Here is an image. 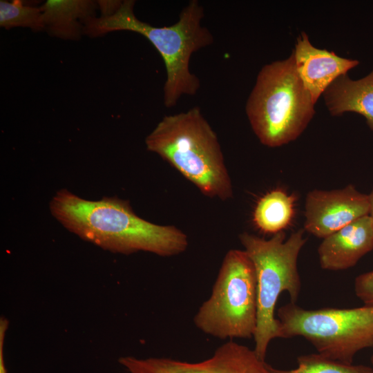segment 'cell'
<instances>
[{
  "instance_id": "obj_1",
  "label": "cell",
  "mask_w": 373,
  "mask_h": 373,
  "mask_svg": "<svg viewBox=\"0 0 373 373\" xmlns=\"http://www.w3.org/2000/svg\"><path fill=\"white\" fill-rule=\"evenodd\" d=\"M49 209L68 231L112 253L146 251L169 257L184 252L189 245L180 229L140 218L128 201L117 197L89 200L61 189L51 198Z\"/></svg>"
},
{
  "instance_id": "obj_2",
  "label": "cell",
  "mask_w": 373,
  "mask_h": 373,
  "mask_svg": "<svg viewBox=\"0 0 373 373\" xmlns=\"http://www.w3.org/2000/svg\"><path fill=\"white\" fill-rule=\"evenodd\" d=\"M134 5L135 1H122L111 15L88 19L84 22V33L97 37L113 31L127 30L146 37L163 59L166 72L164 104L172 108L182 96L195 95L200 86V79L191 72L189 64L194 52L213 42L211 32L202 24L204 8L198 1H190L175 23L155 27L136 17Z\"/></svg>"
},
{
  "instance_id": "obj_3",
  "label": "cell",
  "mask_w": 373,
  "mask_h": 373,
  "mask_svg": "<svg viewBox=\"0 0 373 373\" xmlns=\"http://www.w3.org/2000/svg\"><path fill=\"white\" fill-rule=\"evenodd\" d=\"M156 153L206 196L233 197L231 178L218 136L198 106L165 115L145 139Z\"/></svg>"
},
{
  "instance_id": "obj_4",
  "label": "cell",
  "mask_w": 373,
  "mask_h": 373,
  "mask_svg": "<svg viewBox=\"0 0 373 373\" xmlns=\"http://www.w3.org/2000/svg\"><path fill=\"white\" fill-rule=\"evenodd\" d=\"M311 94L298 76L294 55L265 65L246 103V114L259 141L278 147L296 140L315 115Z\"/></svg>"
},
{
  "instance_id": "obj_5",
  "label": "cell",
  "mask_w": 373,
  "mask_h": 373,
  "mask_svg": "<svg viewBox=\"0 0 373 373\" xmlns=\"http://www.w3.org/2000/svg\"><path fill=\"white\" fill-rule=\"evenodd\" d=\"M304 231L294 232L287 240L283 231L269 240L247 232L239 236L256 271L258 315L254 350L262 360L265 358L270 342L281 338L280 323L275 317L279 296L287 292L294 303L299 297L301 282L298 258L307 240Z\"/></svg>"
},
{
  "instance_id": "obj_6",
  "label": "cell",
  "mask_w": 373,
  "mask_h": 373,
  "mask_svg": "<svg viewBox=\"0 0 373 373\" xmlns=\"http://www.w3.org/2000/svg\"><path fill=\"white\" fill-rule=\"evenodd\" d=\"M257 281L245 250L225 254L209 299L193 318L203 333L220 339L250 338L257 327Z\"/></svg>"
},
{
  "instance_id": "obj_7",
  "label": "cell",
  "mask_w": 373,
  "mask_h": 373,
  "mask_svg": "<svg viewBox=\"0 0 373 373\" xmlns=\"http://www.w3.org/2000/svg\"><path fill=\"white\" fill-rule=\"evenodd\" d=\"M277 316L281 338L303 337L329 359L352 364L359 351L373 347V306L305 309L289 303Z\"/></svg>"
},
{
  "instance_id": "obj_8",
  "label": "cell",
  "mask_w": 373,
  "mask_h": 373,
  "mask_svg": "<svg viewBox=\"0 0 373 373\" xmlns=\"http://www.w3.org/2000/svg\"><path fill=\"white\" fill-rule=\"evenodd\" d=\"M118 361L127 373H274L271 366L260 358L254 350L232 341L199 362L131 356L120 357Z\"/></svg>"
},
{
  "instance_id": "obj_9",
  "label": "cell",
  "mask_w": 373,
  "mask_h": 373,
  "mask_svg": "<svg viewBox=\"0 0 373 373\" xmlns=\"http://www.w3.org/2000/svg\"><path fill=\"white\" fill-rule=\"evenodd\" d=\"M369 213L368 195L354 185L334 190L314 189L306 196L304 230L325 238Z\"/></svg>"
},
{
  "instance_id": "obj_10",
  "label": "cell",
  "mask_w": 373,
  "mask_h": 373,
  "mask_svg": "<svg viewBox=\"0 0 373 373\" xmlns=\"http://www.w3.org/2000/svg\"><path fill=\"white\" fill-rule=\"evenodd\" d=\"M292 51L297 73L314 104L336 79L347 75L359 64L356 59L341 57L334 52L314 47L305 32L297 37Z\"/></svg>"
},
{
  "instance_id": "obj_11",
  "label": "cell",
  "mask_w": 373,
  "mask_h": 373,
  "mask_svg": "<svg viewBox=\"0 0 373 373\" xmlns=\"http://www.w3.org/2000/svg\"><path fill=\"white\" fill-rule=\"evenodd\" d=\"M373 249V224L367 215L323 238L318 248L322 269L341 271L350 269Z\"/></svg>"
},
{
  "instance_id": "obj_12",
  "label": "cell",
  "mask_w": 373,
  "mask_h": 373,
  "mask_svg": "<svg viewBox=\"0 0 373 373\" xmlns=\"http://www.w3.org/2000/svg\"><path fill=\"white\" fill-rule=\"evenodd\" d=\"M330 114L338 116L354 112L365 118L373 131V68L366 76L352 79L347 75L336 79L323 93Z\"/></svg>"
},
{
  "instance_id": "obj_13",
  "label": "cell",
  "mask_w": 373,
  "mask_h": 373,
  "mask_svg": "<svg viewBox=\"0 0 373 373\" xmlns=\"http://www.w3.org/2000/svg\"><path fill=\"white\" fill-rule=\"evenodd\" d=\"M97 6L90 0H48L39 7L45 30L52 37L78 40L84 22L95 17Z\"/></svg>"
},
{
  "instance_id": "obj_14",
  "label": "cell",
  "mask_w": 373,
  "mask_h": 373,
  "mask_svg": "<svg viewBox=\"0 0 373 373\" xmlns=\"http://www.w3.org/2000/svg\"><path fill=\"white\" fill-rule=\"evenodd\" d=\"M295 197L282 189L272 190L258 201L253 220L256 226L265 233L283 231L294 215Z\"/></svg>"
},
{
  "instance_id": "obj_15",
  "label": "cell",
  "mask_w": 373,
  "mask_h": 373,
  "mask_svg": "<svg viewBox=\"0 0 373 373\" xmlns=\"http://www.w3.org/2000/svg\"><path fill=\"white\" fill-rule=\"evenodd\" d=\"M0 26L6 29L23 27L34 31L45 30L40 8L28 6L21 0L0 1Z\"/></svg>"
},
{
  "instance_id": "obj_16",
  "label": "cell",
  "mask_w": 373,
  "mask_h": 373,
  "mask_svg": "<svg viewBox=\"0 0 373 373\" xmlns=\"http://www.w3.org/2000/svg\"><path fill=\"white\" fill-rule=\"evenodd\" d=\"M298 366L292 370H278L274 373H373V368L364 365L346 364L323 355L309 354L297 358Z\"/></svg>"
},
{
  "instance_id": "obj_17",
  "label": "cell",
  "mask_w": 373,
  "mask_h": 373,
  "mask_svg": "<svg viewBox=\"0 0 373 373\" xmlns=\"http://www.w3.org/2000/svg\"><path fill=\"white\" fill-rule=\"evenodd\" d=\"M354 291L365 305L373 306V270L361 274L355 278Z\"/></svg>"
},
{
  "instance_id": "obj_18",
  "label": "cell",
  "mask_w": 373,
  "mask_h": 373,
  "mask_svg": "<svg viewBox=\"0 0 373 373\" xmlns=\"http://www.w3.org/2000/svg\"><path fill=\"white\" fill-rule=\"evenodd\" d=\"M8 326L7 319L1 318L0 321V373H7L3 358V342Z\"/></svg>"
},
{
  "instance_id": "obj_19",
  "label": "cell",
  "mask_w": 373,
  "mask_h": 373,
  "mask_svg": "<svg viewBox=\"0 0 373 373\" xmlns=\"http://www.w3.org/2000/svg\"><path fill=\"white\" fill-rule=\"evenodd\" d=\"M369 202H370V213L369 216L371 217L373 224V189L371 191L370 194H368Z\"/></svg>"
},
{
  "instance_id": "obj_20",
  "label": "cell",
  "mask_w": 373,
  "mask_h": 373,
  "mask_svg": "<svg viewBox=\"0 0 373 373\" xmlns=\"http://www.w3.org/2000/svg\"><path fill=\"white\" fill-rule=\"evenodd\" d=\"M371 362H372V364L373 365V354H372V355L371 356Z\"/></svg>"
}]
</instances>
